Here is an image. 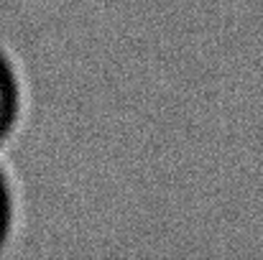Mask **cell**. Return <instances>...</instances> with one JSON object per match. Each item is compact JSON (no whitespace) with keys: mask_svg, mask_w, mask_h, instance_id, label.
<instances>
[{"mask_svg":"<svg viewBox=\"0 0 263 260\" xmlns=\"http://www.w3.org/2000/svg\"><path fill=\"white\" fill-rule=\"evenodd\" d=\"M23 112V89L15 67L0 49V143L15 130Z\"/></svg>","mask_w":263,"mask_h":260,"instance_id":"obj_1","label":"cell"},{"mask_svg":"<svg viewBox=\"0 0 263 260\" xmlns=\"http://www.w3.org/2000/svg\"><path fill=\"white\" fill-rule=\"evenodd\" d=\"M10 227H13V191L8 178L0 171V250L10 235Z\"/></svg>","mask_w":263,"mask_h":260,"instance_id":"obj_2","label":"cell"}]
</instances>
